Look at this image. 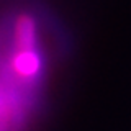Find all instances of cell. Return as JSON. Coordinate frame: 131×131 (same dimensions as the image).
<instances>
[]
</instances>
